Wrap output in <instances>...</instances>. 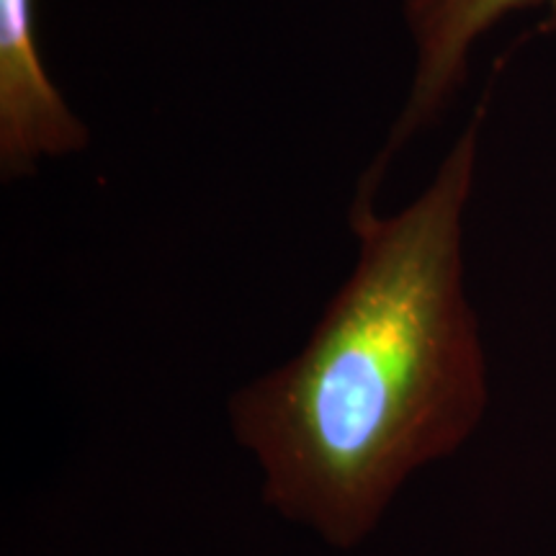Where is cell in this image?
<instances>
[{"mask_svg":"<svg viewBox=\"0 0 556 556\" xmlns=\"http://www.w3.org/2000/svg\"><path fill=\"white\" fill-rule=\"evenodd\" d=\"M544 31H556V21H554V24H548V26H544Z\"/></svg>","mask_w":556,"mask_h":556,"instance_id":"277c9868","label":"cell"},{"mask_svg":"<svg viewBox=\"0 0 556 556\" xmlns=\"http://www.w3.org/2000/svg\"><path fill=\"white\" fill-rule=\"evenodd\" d=\"M88 127L70 109L41 62L34 0H0V173L26 178L45 160L88 144Z\"/></svg>","mask_w":556,"mask_h":556,"instance_id":"3957f363","label":"cell"},{"mask_svg":"<svg viewBox=\"0 0 556 556\" xmlns=\"http://www.w3.org/2000/svg\"><path fill=\"white\" fill-rule=\"evenodd\" d=\"M533 9L548 11L544 26L556 21V0H402V18L413 41V78L384 150L364 180L379 186L394 155L448 109L469 78L479 41L507 16Z\"/></svg>","mask_w":556,"mask_h":556,"instance_id":"7a4b0ae2","label":"cell"},{"mask_svg":"<svg viewBox=\"0 0 556 556\" xmlns=\"http://www.w3.org/2000/svg\"><path fill=\"white\" fill-rule=\"evenodd\" d=\"M484 103L428 186L379 214L351 204L356 261L307 343L229 397V428L276 516L332 548L374 536L400 492L467 443L486 413V353L464 235Z\"/></svg>","mask_w":556,"mask_h":556,"instance_id":"6da1fadb","label":"cell"}]
</instances>
